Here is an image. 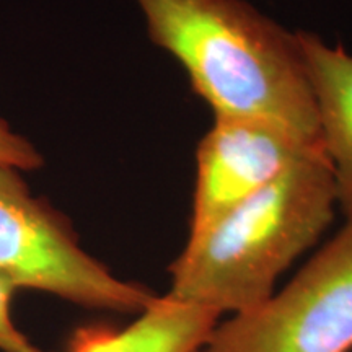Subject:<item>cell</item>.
Instances as JSON below:
<instances>
[{"label": "cell", "mask_w": 352, "mask_h": 352, "mask_svg": "<svg viewBox=\"0 0 352 352\" xmlns=\"http://www.w3.org/2000/svg\"><path fill=\"white\" fill-rule=\"evenodd\" d=\"M0 274L16 289L118 314L138 315L157 297L90 256L67 220L30 195L16 170L6 165H0Z\"/></svg>", "instance_id": "obj_3"}, {"label": "cell", "mask_w": 352, "mask_h": 352, "mask_svg": "<svg viewBox=\"0 0 352 352\" xmlns=\"http://www.w3.org/2000/svg\"><path fill=\"white\" fill-rule=\"evenodd\" d=\"M324 151L331 164L338 208L352 222V54L314 33H297Z\"/></svg>", "instance_id": "obj_6"}, {"label": "cell", "mask_w": 352, "mask_h": 352, "mask_svg": "<svg viewBox=\"0 0 352 352\" xmlns=\"http://www.w3.org/2000/svg\"><path fill=\"white\" fill-rule=\"evenodd\" d=\"M324 151L272 124L214 118L196 151V183L189 235L256 195L303 157Z\"/></svg>", "instance_id": "obj_5"}, {"label": "cell", "mask_w": 352, "mask_h": 352, "mask_svg": "<svg viewBox=\"0 0 352 352\" xmlns=\"http://www.w3.org/2000/svg\"><path fill=\"white\" fill-rule=\"evenodd\" d=\"M16 287L6 276L0 274V351L3 352H39L28 338L13 323L10 302Z\"/></svg>", "instance_id": "obj_8"}, {"label": "cell", "mask_w": 352, "mask_h": 352, "mask_svg": "<svg viewBox=\"0 0 352 352\" xmlns=\"http://www.w3.org/2000/svg\"><path fill=\"white\" fill-rule=\"evenodd\" d=\"M202 352H352V222L283 290L219 321Z\"/></svg>", "instance_id": "obj_4"}, {"label": "cell", "mask_w": 352, "mask_h": 352, "mask_svg": "<svg viewBox=\"0 0 352 352\" xmlns=\"http://www.w3.org/2000/svg\"><path fill=\"white\" fill-rule=\"evenodd\" d=\"M219 321L217 311L165 294L122 329L101 324L78 328L69 352H197Z\"/></svg>", "instance_id": "obj_7"}, {"label": "cell", "mask_w": 352, "mask_h": 352, "mask_svg": "<svg viewBox=\"0 0 352 352\" xmlns=\"http://www.w3.org/2000/svg\"><path fill=\"white\" fill-rule=\"evenodd\" d=\"M197 352H202V349H199V351H197Z\"/></svg>", "instance_id": "obj_10"}, {"label": "cell", "mask_w": 352, "mask_h": 352, "mask_svg": "<svg viewBox=\"0 0 352 352\" xmlns=\"http://www.w3.org/2000/svg\"><path fill=\"white\" fill-rule=\"evenodd\" d=\"M39 153L28 140L13 134L8 126L0 120V165L20 170H34L41 166Z\"/></svg>", "instance_id": "obj_9"}, {"label": "cell", "mask_w": 352, "mask_h": 352, "mask_svg": "<svg viewBox=\"0 0 352 352\" xmlns=\"http://www.w3.org/2000/svg\"><path fill=\"white\" fill-rule=\"evenodd\" d=\"M135 2L148 36L182 64L214 118L263 121L323 145L297 33L245 0Z\"/></svg>", "instance_id": "obj_1"}, {"label": "cell", "mask_w": 352, "mask_h": 352, "mask_svg": "<svg viewBox=\"0 0 352 352\" xmlns=\"http://www.w3.org/2000/svg\"><path fill=\"white\" fill-rule=\"evenodd\" d=\"M338 208L327 151L303 157L279 178L191 233L170 266L168 294L223 314L266 302L283 272L327 232Z\"/></svg>", "instance_id": "obj_2"}]
</instances>
